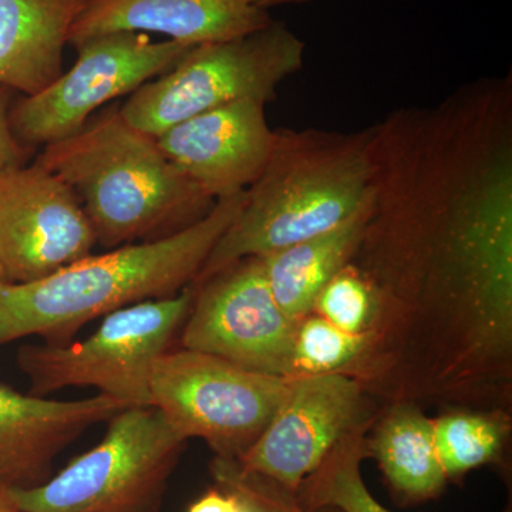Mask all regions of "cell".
Listing matches in <instances>:
<instances>
[{"label":"cell","instance_id":"ac0fdd59","mask_svg":"<svg viewBox=\"0 0 512 512\" xmlns=\"http://www.w3.org/2000/svg\"><path fill=\"white\" fill-rule=\"evenodd\" d=\"M379 416V414H377ZM359 424L330 450L318 468L299 485V501L309 510L336 508L342 512H392L367 490L363 460L369 458L367 434L377 419Z\"/></svg>","mask_w":512,"mask_h":512},{"label":"cell","instance_id":"52a82bcc","mask_svg":"<svg viewBox=\"0 0 512 512\" xmlns=\"http://www.w3.org/2000/svg\"><path fill=\"white\" fill-rule=\"evenodd\" d=\"M291 380L197 350H168L151 372V406L181 439L204 440L215 457L241 460L264 433Z\"/></svg>","mask_w":512,"mask_h":512},{"label":"cell","instance_id":"9a60e30c","mask_svg":"<svg viewBox=\"0 0 512 512\" xmlns=\"http://www.w3.org/2000/svg\"><path fill=\"white\" fill-rule=\"evenodd\" d=\"M87 0H0V86L35 96L63 73V50Z\"/></svg>","mask_w":512,"mask_h":512},{"label":"cell","instance_id":"3957f363","mask_svg":"<svg viewBox=\"0 0 512 512\" xmlns=\"http://www.w3.org/2000/svg\"><path fill=\"white\" fill-rule=\"evenodd\" d=\"M37 161L72 188L106 249L173 235L217 202L168 160L156 137L128 124L117 104L47 144Z\"/></svg>","mask_w":512,"mask_h":512},{"label":"cell","instance_id":"d4e9b609","mask_svg":"<svg viewBox=\"0 0 512 512\" xmlns=\"http://www.w3.org/2000/svg\"><path fill=\"white\" fill-rule=\"evenodd\" d=\"M256 8L268 10L275 6L292 5V3H303L306 0H249Z\"/></svg>","mask_w":512,"mask_h":512},{"label":"cell","instance_id":"4fadbf2b","mask_svg":"<svg viewBox=\"0 0 512 512\" xmlns=\"http://www.w3.org/2000/svg\"><path fill=\"white\" fill-rule=\"evenodd\" d=\"M127 407L100 393L60 402L0 384V493L46 483L57 454Z\"/></svg>","mask_w":512,"mask_h":512},{"label":"cell","instance_id":"e0dca14e","mask_svg":"<svg viewBox=\"0 0 512 512\" xmlns=\"http://www.w3.org/2000/svg\"><path fill=\"white\" fill-rule=\"evenodd\" d=\"M369 205L370 201L355 217L332 231L261 256L272 295L292 322L311 315L322 289L352 261Z\"/></svg>","mask_w":512,"mask_h":512},{"label":"cell","instance_id":"7c38bea8","mask_svg":"<svg viewBox=\"0 0 512 512\" xmlns=\"http://www.w3.org/2000/svg\"><path fill=\"white\" fill-rule=\"evenodd\" d=\"M265 106L245 100L205 111L165 130L158 146L212 200L234 197L258 180L274 150Z\"/></svg>","mask_w":512,"mask_h":512},{"label":"cell","instance_id":"44dd1931","mask_svg":"<svg viewBox=\"0 0 512 512\" xmlns=\"http://www.w3.org/2000/svg\"><path fill=\"white\" fill-rule=\"evenodd\" d=\"M376 298L372 286L352 265L333 276L319 293L313 313L345 332L365 333L375 316Z\"/></svg>","mask_w":512,"mask_h":512},{"label":"cell","instance_id":"8fae6325","mask_svg":"<svg viewBox=\"0 0 512 512\" xmlns=\"http://www.w3.org/2000/svg\"><path fill=\"white\" fill-rule=\"evenodd\" d=\"M380 410L345 373L293 376L264 433L237 461L245 470L298 493L330 450Z\"/></svg>","mask_w":512,"mask_h":512},{"label":"cell","instance_id":"ba28073f","mask_svg":"<svg viewBox=\"0 0 512 512\" xmlns=\"http://www.w3.org/2000/svg\"><path fill=\"white\" fill-rule=\"evenodd\" d=\"M191 47L175 40L153 42L136 32L84 40L74 47L77 60L69 72L43 92L12 103L10 130L29 150L73 136L94 111L168 72Z\"/></svg>","mask_w":512,"mask_h":512},{"label":"cell","instance_id":"d6986e66","mask_svg":"<svg viewBox=\"0 0 512 512\" xmlns=\"http://www.w3.org/2000/svg\"><path fill=\"white\" fill-rule=\"evenodd\" d=\"M511 434V412L450 409L433 419L437 456L447 480L494 463Z\"/></svg>","mask_w":512,"mask_h":512},{"label":"cell","instance_id":"9c48e42d","mask_svg":"<svg viewBox=\"0 0 512 512\" xmlns=\"http://www.w3.org/2000/svg\"><path fill=\"white\" fill-rule=\"evenodd\" d=\"M192 286L194 302L181 328L184 349L221 357L252 372L296 376V323L276 303L261 258L241 259Z\"/></svg>","mask_w":512,"mask_h":512},{"label":"cell","instance_id":"4316f807","mask_svg":"<svg viewBox=\"0 0 512 512\" xmlns=\"http://www.w3.org/2000/svg\"><path fill=\"white\" fill-rule=\"evenodd\" d=\"M5 282V275H3L2 269H0V285L5 284Z\"/></svg>","mask_w":512,"mask_h":512},{"label":"cell","instance_id":"603a6c76","mask_svg":"<svg viewBox=\"0 0 512 512\" xmlns=\"http://www.w3.org/2000/svg\"><path fill=\"white\" fill-rule=\"evenodd\" d=\"M12 93V90L0 86V170L25 164L30 154L29 148L23 147L10 130Z\"/></svg>","mask_w":512,"mask_h":512},{"label":"cell","instance_id":"30bf717a","mask_svg":"<svg viewBox=\"0 0 512 512\" xmlns=\"http://www.w3.org/2000/svg\"><path fill=\"white\" fill-rule=\"evenodd\" d=\"M92 222L72 188L39 161L0 170V269L29 284L92 255Z\"/></svg>","mask_w":512,"mask_h":512},{"label":"cell","instance_id":"5bb4252c","mask_svg":"<svg viewBox=\"0 0 512 512\" xmlns=\"http://www.w3.org/2000/svg\"><path fill=\"white\" fill-rule=\"evenodd\" d=\"M272 22L268 10L249 0H87L69 45L107 33L148 32L197 46L251 35Z\"/></svg>","mask_w":512,"mask_h":512},{"label":"cell","instance_id":"6da1fadb","mask_svg":"<svg viewBox=\"0 0 512 512\" xmlns=\"http://www.w3.org/2000/svg\"><path fill=\"white\" fill-rule=\"evenodd\" d=\"M245 191L215 202L200 221L156 241L89 255L29 284L0 285V346L26 336L66 345L92 320L191 285L241 211Z\"/></svg>","mask_w":512,"mask_h":512},{"label":"cell","instance_id":"8992f818","mask_svg":"<svg viewBox=\"0 0 512 512\" xmlns=\"http://www.w3.org/2000/svg\"><path fill=\"white\" fill-rule=\"evenodd\" d=\"M194 295L188 285L170 298L124 306L104 316L99 329L79 343L22 346L18 362L32 384L30 394L94 387L128 407L151 406L154 363L183 328Z\"/></svg>","mask_w":512,"mask_h":512},{"label":"cell","instance_id":"277c9868","mask_svg":"<svg viewBox=\"0 0 512 512\" xmlns=\"http://www.w3.org/2000/svg\"><path fill=\"white\" fill-rule=\"evenodd\" d=\"M185 444L157 407H127L57 476L0 495L26 512H161Z\"/></svg>","mask_w":512,"mask_h":512},{"label":"cell","instance_id":"5b68a950","mask_svg":"<svg viewBox=\"0 0 512 512\" xmlns=\"http://www.w3.org/2000/svg\"><path fill=\"white\" fill-rule=\"evenodd\" d=\"M305 43L285 23L251 35L191 47L168 72L138 87L120 113L131 126L157 137L198 114L254 100L269 103L305 62Z\"/></svg>","mask_w":512,"mask_h":512},{"label":"cell","instance_id":"2e32d148","mask_svg":"<svg viewBox=\"0 0 512 512\" xmlns=\"http://www.w3.org/2000/svg\"><path fill=\"white\" fill-rule=\"evenodd\" d=\"M367 447L404 503L439 497L446 487L447 476L434 444L433 419L423 407L413 403L382 407L367 434Z\"/></svg>","mask_w":512,"mask_h":512},{"label":"cell","instance_id":"7402d4cb","mask_svg":"<svg viewBox=\"0 0 512 512\" xmlns=\"http://www.w3.org/2000/svg\"><path fill=\"white\" fill-rule=\"evenodd\" d=\"M210 471L215 485L238 495L249 512H342L330 507L309 510L296 493L269 478L245 470L237 460L214 457Z\"/></svg>","mask_w":512,"mask_h":512},{"label":"cell","instance_id":"cb8c5ba5","mask_svg":"<svg viewBox=\"0 0 512 512\" xmlns=\"http://www.w3.org/2000/svg\"><path fill=\"white\" fill-rule=\"evenodd\" d=\"M187 512H249L241 498L225 488H210L188 508Z\"/></svg>","mask_w":512,"mask_h":512},{"label":"cell","instance_id":"484cf974","mask_svg":"<svg viewBox=\"0 0 512 512\" xmlns=\"http://www.w3.org/2000/svg\"><path fill=\"white\" fill-rule=\"evenodd\" d=\"M0 512H26L19 510V508H16L15 505H12L8 503V501L5 500V498L0 495Z\"/></svg>","mask_w":512,"mask_h":512},{"label":"cell","instance_id":"7a4b0ae2","mask_svg":"<svg viewBox=\"0 0 512 512\" xmlns=\"http://www.w3.org/2000/svg\"><path fill=\"white\" fill-rule=\"evenodd\" d=\"M268 164L234 222L212 248L191 285L229 265L272 254L340 227L372 197L373 167L367 130H275Z\"/></svg>","mask_w":512,"mask_h":512},{"label":"cell","instance_id":"ffe728a7","mask_svg":"<svg viewBox=\"0 0 512 512\" xmlns=\"http://www.w3.org/2000/svg\"><path fill=\"white\" fill-rule=\"evenodd\" d=\"M366 343V332L353 335L311 313L296 323L293 366L296 376L343 372Z\"/></svg>","mask_w":512,"mask_h":512}]
</instances>
